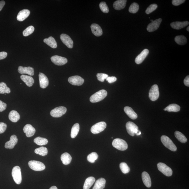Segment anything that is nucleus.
<instances>
[{
	"label": "nucleus",
	"mask_w": 189,
	"mask_h": 189,
	"mask_svg": "<svg viewBox=\"0 0 189 189\" xmlns=\"http://www.w3.org/2000/svg\"><path fill=\"white\" fill-rule=\"evenodd\" d=\"M158 169L166 176L170 177L172 175L173 171L171 168L165 164L159 163L157 164Z\"/></svg>",
	"instance_id": "6e6552de"
},
{
	"label": "nucleus",
	"mask_w": 189,
	"mask_h": 189,
	"mask_svg": "<svg viewBox=\"0 0 189 189\" xmlns=\"http://www.w3.org/2000/svg\"><path fill=\"white\" fill-rule=\"evenodd\" d=\"M99 8L102 12L104 13H108L109 12L108 7L105 2H101L99 4Z\"/></svg>",
	"instance_id": "37998d69"
},
{
	"label": "nucleus",
	"mask_w": 189,
	"mask_h": 189,
	"mask_svg": "<svg viewBox=\"0 0 189 189\" xmlns=\"http://www.w3.org/2000/svg\"><path fill=\"white\" fill-rule=\"evenodd\" d=\"M7 127V125L6 124L3 122H0V134L5 132Z\"/></svg>",
	"instance_id": "49530a36"
},
{
	"label": "nucleus",
	"mask_w": 189,
	"mask_h": 189,
	"mask_svg": "<svg viewBox=\"0 0 189 189\" xmlns=\"http://www.w3.org/2000/svg\"><path fill=\"white\" fill-rule=\"evenodd\" d=\"M126 0H118L113 4V7L116 10H119L125 8L126 3Z\"/></svg>",
	"instance_id": "393cba45"
},
{
	"label": "nucleus",
	"mask_w": 189,
	"mask_h": 189,
	"mask_svg": "<svg viewBox=\"0 0 189 189\" xmlns=\"http://www.w3.org/2000/svg\"><path fill=\"white\" fill-rule=\"evenodd\" d=\"M67 110V108L64 106H59L51 110L50 114L51 116L53 117H60L65 114Z\"/></svg>",
	"instance_id": "0eeeda50"
},
{
	"label": "nucleus",
	"mask_w": 189,
	"mask_h": 189,
	"mask_svg": "<svg viewBox=\"0 0 189 189\" xmlns=\"http://www.w3.org/2000/svg\"><path fill=\"white\" fill-rule=\"evenodd\" d=\"M97 77L98 80L101 82H103L104 80L106 79L108 77V75L104 73H98L97 74Z\"/></svg>",
	"instance_id": "a18cd8bd"
},
{
	"label": "nucleus",
	"mask_w": 189,
	"mask_h": 189,
	"mask_svg": "<svg viewBox=\"0 0 189 189\" xmlns=\"http://www.w3.org/2000/svg\"><path fill=\"white\" fill-rule=\"evenodd\" d=\"M5 2L4 1H0V11L2 10V8H3L4 6L5 5Z\"/></svg>",
	"instance_id": "864d4df0"
},
{
	"label": "nucleus",
	"mask_w": 189,
	"mask_h": 189,
	"mask_svg": "<svg viewBox=\"0 0 189 189\" xmlns=\"http://www.w3.org/2000/svg\"><path fill=\"white\" fill-rule=\"evenodd\" d=\"M34 142L37 145L42 146L46 145L48 143V140L41 137H37L34 140Z\"/></svg>",
	"instance_id": "c9c22d12"
},
{
	"label": "nucleus",
	"mask_w": 189,
	"mask_h": 189,
	"mask_svg": "<svg viewBox=\"0 0 189 189\" xmlns=\"http://www.w3.org/2000/svg\"><path fill=\"white\" fill-rule=\"evenodd\" d=\"M139 9L138 4L135 3H133L131 4L129 8V11L131 13H137Z\"/></svg>",
	"instance_id": "a19ab883"
},
{
	"label": "nucleus",
	"mask_w": 189,
	"mask_h": 189,
	"mask_svg": "<svg viewBox=\"0 0 189 189\" xmlns=\"http://www.w3.org/2000/svg\"><path fill=\"white\" fill-rule=\"evenodd\" d=\"M159 92L158 86L157 84H155L151 87L149 93V97L151 101H154L158 99Z\"/></svg>",
	"instance_id": "1a4fd4ad"
},
{
	"label": "nucleus",
	"mask_w": 189,
	"mask_h": 189,
	"mask_svg": "<svg viewBox=\"0 0 189 189\" xmlns=\"http://www.w3.org/2000/svg\"><path fill=\"white\" fill-rule=\"evenodd\" d=\"M80 130V125L78 123L74 124L72 128L71 132V137L72 138H74L77 136Z\"/></svg>",
	"instance_id": "473e14b6"
},
{
	"label": "nucleus",
	"mask_w": 189,
	"mask_h": 189,
	"mask_svg": "<svg viewBox=\"0 0 189 189\" xmlns=\"http://www.w3.org/2000/svg\"><path fill=\"white\" fill-rule=\"evenodd\" d=\"M126 128L128 134L132 136H134L138 130V126L132 122H128L126 123Z\"/></svg>",
	"instance_id": "9d476101"
},
{
	"label": "nucleus",
	"mask_w": 189,
	"mask_h": 189,
	"mask_svg": "<svg viewBox=\"0 0 189 189\" xmlns=\"http://www.w3.org/2000/svg\"><path fill=\"white\" fill-rule=\"evenodd\" d=\"M189 23V22L188 21H176L171 23L170 25L171 27L174 29L180 30L188 25Z\"/></svg>",
	"instance_id": "4be33fe9"
},
{
	"label": "nucleus",
	"mask_w": 189,
	"mask_h": 189,
	"mask_svg": "<svg viewBox=\"0 0 189 189\" xmlns=\"http://www.w3.org/2000/svg\"><path fill=\"white\" fill-rule=\"evenodd\" d=\"M34 31V27L32 26H28L25 30L24 31L23 35L25 37L28 36V35L32 34Z\"/></svg>",
	"instance_id": "79ce46f5"
},
{
	"label": "nucleus",
	"mask_w": 189,
	"mask_h": 189,
	"mask_svg": "<svg viewBox=\"0 0 189 189\" xmlns=\"http://www.w3.org/2000/svg\"><path fill=\"white\" fill-rule=\"evenodd\" d=\"M44 42L48 45L53 48H56L57 47V42L54 38L52 37H50L44 40Z\"/></svg>",
	"instance_id": "c756f323"
},
{
	"label": "nucleus",
	"mask_w": 189,
	"mask_h": 189,
	"mask_svg": "<svg viewBox=\"0 0 189 189\" xmlns=\"http://www.w3.org/2000/svg\"><path fill=\"white\" fill-rule=\"evenodd\" d=\"M137 135H141V132L139 130H138L137 131V132L135 134Z\"/></svg>",
	"instance_id": "5fc2aeb1"
},
{
	"label": "nucleus",
	"mask_w": 189,
	"mask_h": 189,
	"mask_svg": "<svg viewBox=\"0 0 189 189\" xmlns=\"http://www.w3.org/2000/svg\"><path fill=\"white\" fill-rule=\"evenodd\" d=\"M187 30L188 32L189 31V26H188L187 28Z\"/></svg>",
	"instance_id": "4d7b16f0"
},
{
	"label": "nucleus",
	"mask_w": 189,
	"mask_h": 189,
	"mask_svg": "<svg viewBox=\"0 0 189 189\" xmlns=\"http://www.w3.org/2000/svg\"><path fill=\"white\" fill-rule=\"evenodd\" d=\"M18 141L16 135H13L11 136L9 141L6 142L5 144V147L6 148L11 149L14 148Z\"/></svg>",
	"instance_id": "dca6fc26"
},
{
	"label": "nucleus",
	"mask_w": 189,
	"mask_h": 189,
	"mask_svg": "<svg viewBox=\"0 0 189 189\" xmlns=\"http://www.w3.org/2000/svg\"><path fill=\"white\" fill-rule=\"evenodd\" d=\"M61 41L68 48H72L73 46V41L70 37L67 34H62L60 36Z\"/></svg>",
	"instance_id": "4468645a"
},
{
	"label": "nucleus",
	"mask_w": 189,
	"mask_h": 189,
	"mask_svg": "<svg viewBox=\"0 0 189 189\" xmlns=\"http://www.w3.org/2000/svg\"><path fill=\"white\" fill-rule=\"evenodd\" d=\"M91 30L96 36L99 37L103 34V31L100 26L96 24H93L91 26Z\"/></svg>",
	"instance_id": "aec40b11"
},
{
	"label": "nucleus",
	"mask_w": 189,
	"mask_h": 189,
	"mask_svg": "<svg viewBox=\"0 0 189 189\" xmlns=\"http://www.w3.org/2000/svg\"><path fill=\"white\" fill-rule=\"evenodd\" d=\"M142 179L145 185L148 188H150L151 186V181L149 174L146 172L142 173Z\"/></svg>",
	"instance_id": "5701e85b"
},
{
	"label": "nucleus",
	"mask_w": 189,
	"mask_h": 189,
	"mask_svg": "<svg viewBox=\"0 0 189 189\" xmlns=\"http://www.w3.org/2000/svg\"><path fill=\"white\" fill-rule=\"evenodd\" d=\"M161 140L162 143L166 147L172 151H176L177 148L172 140L169 138L165 135H162L161 137Z\"/></svg>",
	"instance_id": "7ed1b4c3"
},
{
	"label": "nucleus",
	"mask_w": 189,
	"mask_h": 189,
	"mask_svg": "<svg viewBox=\"0 0 189 189\" xmlns=\"http://www.w3.org/2000/svg\"><path fill=\"white\" fill-rule=\"evenodd\" d=\"M18 72L20 74H27L30 76H33L34 75V70L33 68L30 67H23L21 66L19 67Z\"/></svg>",
	"instance_id": "f3484780"
},
{
	"label": "nucleus",
	"mask_w": 189,
	"mask_h": 189,
	"mask_svg": "<svg viewBox=\"0 0 189 189\" xmlns=\"http://www.w3.org/2000/svg\"><path fill=\"white\" fill-rule=\"evenodd\" d=\"M119 167L122 172L124 174H127V173L129 172L130 168L126 163H121L120 164Z\"/></svg>",
	"instance_id": "ea45409f"
},
{
	"label": "nucleus",
	"mask_w": 189,
	"mask_h": 189,
	"mask_svg": "<svg viewBox=\"0 0 189 189\" xmlns=\"http://www.w3.org/2000/svg\"><path fill=\"white\" fill-rule=\"evenodd\" d=\"M30 12V10L27 9L22 10L18 14L17 19L19 21H23L29 16Z\"/></svg>",
	"instance_id": "412c9836"
},
{
	"label": "nucleus",
	"mask_w": 189,
	"mask_h": 189,
	"mask_svg": "<svg viewBox=\"0 0 189 189\" xmlns=\"http://www.w3.org/2000/svg\"><path fill=\"white\" fill-rule=\"evenodd\" d=\"M184 84L186 86H189V75L187 76L184 80Z\"/></svg>",
	"instance_id": "603ef678"
},
{
	"label": "nucleus",
	"mask_w": 189,
	"mask_h": 189,
	"mask_svg": "<svg viewBox=\"0 0 189 189\" xmlns=\"http://www.w3.org/2000/svg\"><path fill=\"white\" fill-rule=\"evenodd\" d=\"M61 159L64 165H68L72 161V157L68 153L65 152L61 155Z\"/></svg>",
	"instance_id": "c85d7f7f"
},
{
	"label": "nucleus",
	"mask_w": 189,
	"mask_h": 189,
	"mask_svg": "<svg viewBox=\"0 0 189 189\" xmlns=\"http://www.w3.org/2000/svg\"><path fill=\"white\" fill-rule=\"evenodd\" d=\"M39 77L40 87L43 89L47 87L49 84V80L47 77L41 73H40Z\"/></svg>",
	"instance_id": "2eb2a0df"
},
{
	"label": "nucleus",
	"mask_w": 189,
	"mask_h": 189,
	"mask_svg": "<svg viewBox=\"0 0 189 189\" xmlns=\"http://www.w3.org/2000/svg\"><path fill=\"white\" fill-rule=\"evenodd\" d=\"M106 124L104 122H99L93 125L91 129V132L93 134H96L103 132L105 129Z\"/></svg>",
	"instance_id": "39448f33"
},
{
	"label": "nucleus",
	"mask_w": 189,
	"mask_h": 189,
	"mask_svg": "<svg viewBox=\"0 0 189 189\" xmlns=\"http://www.w3.org/2000/svg\"><path fill=\"white\" fill-rule=\"evenodd\" d=\"M106 180L103 178H100L96 181L93 189H103L105 187Z\"/></svg>",
	"instance_id": "bb28decb"
},
{
	"label": "nucleus",
	"mask_w": 189,
	"mask_h": 189,
	"mask_svg": "<svg viewBox=\"0 0 189 189\" xmlns=\"http://www.w3.org/2000/svg\"><path fill=\"white\" fill-rule=\"evenodd\" d=\"M117 80V78L115 77H108L106 79V80L108 81L109 83H112L116 81Z\"/></svg>",
	"instance_id": "8fccbe9b"
},
{
	"label": "nucleus",
	"mask_w": 189,
	"mask_h": 189,
	"mask_svg": "<svg viewBox=\"0 0 189 189\" xmlns=\"http://www.w3.org/2000/svg\"><path fill=\"white\" fill-rule=\"evenodd\" d=\"M68 81L73 85L80 86L83 84L84 80L79 76L76 75L69 78Z\"/></svg>",
	"instance_id": "f8f14e48"
},
{
	"label": "nucleus",
	"mask_w": 189,
	"mask_h": 189,
	"mask_svg": "<svg viewBox=\"0 0 189 189\" xmlns=\"http://www.w3.org/2000/svg\"><path fill=\"white\" fill-rule=\"evenodd\" d=\"M12 175L15 183L18 184H21L22 181V176L21 169L19 166H17L13 168Z\"/></svg>",
	"instance_id": "20e7f679"
},
{
	"label": "nucleus",
	"mask_w": 189,
	"mask_h": 189,
	"mask_svg": "<svg viewBox=\"0 0 189 189\" xmlns=\"http://www.w3.org/2000/svg\"><path fill=\"white\" fill-rule=\"evenodd\" d=\"M10 93V88L8 87L5 83L3 82L0 83V94H9Z\"/></svg>",
	"instance_id": "72a5a7b5"
},
{
	"label": "nucleus",
	"mask_w": 189,
	"mask_h": 189,
	"mask_svg": "<svg viewBox=\"0 0 189 189\" xmlns=\"http://www.w3.org/2000/svg\"><path fill=\"white\" fill-rule=\"evenodd\" d=\"M162 21L161 18L155 20L152 23L148 24L147 28V30L148 32H152L157 30L159 28Z\"/></svg>",
	"instance_id": "ddd939ff"
},
{
	"label": "nucleus",
	"mask_w": 189,
	"mask_h": 189,
	"mask_svg": "<svg viewBox=\"0 0 189 189\" xmlns=\"http://www.w3.org/2000/svg\"><path fill=\"white\" fill-rule=\"evenodd\" d=\"M95 181V178L90 177L86 179L84 184L83 189H89L92 187Z\"/></svg>",
	"instance_id": "7c9ffc66"
},
{
	"label": "nucleus",
	"mask_w": 189,
	"mask_h": 189,
	"mask_svg": "<svg viewBox=\"0 0 189 189\" xmlns=\"http://www.w3.org/2000/svg\"><path fill=\"white\" fill-rule=\"evenodd\" d=\"M50 189H57V188L56 186H53L51 187Z\"/></svg>",
	"instance_id": "6e6d98bb"
},
{
	"label": "nucleus",
	"mask_w": 189,
	"mask_h": 189,
	"mask_svg": "<svg viewBox=\"0 0 189 189\" xmlns=\"http://www.w3.org/2000/svg\"><path fill=\"white\" fill-rule=\"evenodd\" d=\"M175 137L182 143H185L187 141V139L186 137L181 132L178 131H176L174 133Z\"/></svg>",
	"instance_id": "f704fd0d"
},
{
	"label": "nucleus",
	"mask_w": 189,
	"mask_h": 189,
	"mask_svg": "<svg viewBox=\"0 0 189 189\" xmlns=\"http://www.w3.org/2000/svg\"><path fill=\"white\" fill-rule=\"evenodd\" d=\"M21 78L24 82H25L26 85L29 87L32 86L34 83V79L31 77L30 76L22 75L21 77Z\"/></svg>",
	"instance_id": "b1692460"
},
{
	"label": "nucleus",
	"mask_w": 189,
	"mask_h": 189,
	"mask_svg": "<svg viewBox=\"0 0 189 189\" xmlns=\"http://www.w3.org/2000/svg\"><path fill=\"white\" fill-rule=\"evenodd\" d=\"M175 41L176 43L179 45H183L186 44L187 42L186 37L184 35H179L177 36L175 38Z\"/></svg>",
	"instance_id": "e433bc0d"
},
{
	"label": "nucleus",
	"mask_w": 189,
	"mask_h": 189,
	"mask_svg": "<svg viewBox=\"0 0 189 189\" xmlns=\"http://www.w3.org/2000/svg\"><path fill=\"white\" fill-rule=\"evenodd\" d=\"M5 94V95H6V93H5V94Z\"/></svg>",
	"instance_id": "bf43d9fd"
},
{
	"label": "nucleus",
	"mask_w": 189,
	"mask_h": 189,
	"mask_svg": "<svg viewBox=\"0 0 189 189\" xmlns=\"http://www.w3.org/2000/svg\"><path fill=\"white\" fill-rule=\"evenodd\" d=\"M34 152L36 154L44 156L47 155L48 153L47 149L44 147L42 146L35 149Z\"/></svg>",
	"instance_id": "4c0bfd02"
},
{
	"label": "nucleus",
	"mask_w": 189,
	"mask_h": 189,
	"mask_svg": "<svg viewBox=\"0 0 189 189\" xmlns=\"http://www.w3.org/2000/svg\"><path fill=\"white\" fill-rule=\"evenodd\" d=\"M7 107V104L3 102L0 100V112L5 110Z\"/></svg>",
	"instance_id": "09e8293b"
},
{
	"label": "nucleus",
	"mask_w": 189,
	"mask_h": 189,
	"mask_svg": "<svg viewBox=\"0 0 189 189\" xmlns=\"http://www.w3.org/2000/svg\"><path fill=\"white\" fill-rule=\"evenodd\" d=\"M8 53L6 52H0V60L5 59Z\"/></svg>",
	"instance_id": "3c124183"
},
{
	"label": "nucleus",
	"mask_w": 189,
	"mask_h": 189,
	"mask_svg": "<svg viewBox=\"0 0 189 189\" xmlns=\"http://www.w3.org/2000/svg\"><path fill=\"white\" fill-rule=\"evenodd\" d=\"M180 109L181 107L178 105L175 104H172L168 106L164 110L168 112H179Z\"/></svg>",
	"instance_id": "2f4dec72"
},
{
	"label": "nucleus",
	"mask_w": 189,
	"mask_h": 189,
	"mask_svg": "<svg viewBox=\"0 0 189 189\" xmlns=\"http://www.w3.org/2000/svg\"><path fill=\"white\" fill-rule=\"evenodd\" d=\"M8 118L11 121L15 123L19 120L20 116L19 113L17 111L12 110L9 114Z\"/></svg>",
	"instance_id": "cd10ccee"
},
{
	"label": "nucleus",
	"mask_w": 189,
	"mask_h": 189,
	"mask_svg": "<svg viewBox=\"0 0 189 189\" xmlns=\"http://www.w3.org/2000/svg\"><path fill=\"white\" fill-rule=\"evenodd\" d=\"M148 50L147 49H144L137 57L135 60V63L137 64H141L148 56Z\"/></svg>",
	"instance_id": "6ab92c4d"
},
{
	"label": "nucleus",
	"mask_w": 189,
	"mask_h": 189,
	"mask_svg": "<svg viewBox=\"0 0 189 189\" xmlns=\"http://www.w3.org/2000/svg\"><path fill=\"white\" fill-rule=\"evenodd\" d=\"M124 111L126 114L132 119H137L138 115L133 109L129 106H125L124 108Z\"/></svg>",
	"instance_id": "a878e982"
},
{
	"label": "nucleus",
	"mask_w": 189,
	"mask_h": 189,
	"mask_svg": "<svg viewBox=\"0 0 189 189\" xmlns=\"http://www.w3.org/2000/svg\"><path fill=\"white\" fill-rule=\"evenodd\" d=\"M51 61L55 65L62 66L67 63L68 60L65 57L54 55L51 57Z\"/></svg>",
	"instance_id": "9b49d317"
},
{
	"label": "nucleus",
	"mask_w": 189,
	"mask_h": 189,
	"mask_svg": "<svg viewBox=\"0 0 189 189\" xmlns=\"http://www.w3.org/2000/svg\"><path fill=\"white\" fill-rule=\"evenodd\" d=\"M158 8V5L156 4H151L146 9L145 11L146 13L147 14H149L150 13L154 11Z\"/></svg>",
	"instance_id": "c03bdc74"
},
{
	"label": "nucleus",
	"mask_w": 189,
	"mask_h": 189,
	"mask_svg": "<svg viewBox=\"0 0 189 189\" xmlns=\"http://www.w3.org/2000/svg\"><path fill=\"white\" fill-rule=\"evenodd\" d=\"M113 147L120 151H125L128 148L126 142L123 139L116 138L113 140L112 142Z\"/></svg>",
	"instance_id": "f03ea898"
},
{
	"label": "nucleus",
	"mask_w": 189,
	"mask_h": 189,
	"mask_svg": "<svg viewBox=\"0 0 189 189\" xmlns=\"http://www.w3.org/2000/svg\"><path fill=\"white\" fill-rule=\"evenodd\" d=\"M24 132L26 133L27 137H30L33 136L35 132V129L31 124H26L23 128Z\"/></svg>",
	"instance_id": "a211bd4d"
},
{
	"label": "nucleus",
	"mask_w": 189,
	"mask_h": 189,
	"mask_svg": "<svg viewBox=\"0 0 189 189\" xmlns=\"http://www.w3.org/2000/svg\"><path fill=\"white\" fill-rule=\"evenodd\" d=\"M29 166L33 170L42 171L45 169L46 166L42 162L36 161H31L28 163Z\"/></svg>",
	"instance_id": "423d86ee"
},
{
	"label": "nucleus",
	"mask_w": 189,
	"mask_h": 189,
	"mask_svg": "<svg viewBox=\"0 0 189 189\" xmlns=\"http://www.w3.org/2000/svg\"><path fill=\"white\" fill-rule=\"evenodd\" d=\"M107 95V92L106 90H101L93 95L90 97V101L92 103H96L105 99Z\"/></svg>",
	"instance_id": "f257e3e1"
},
{
	"label": "nucleus",
	"mask_w": 189,
	"mask_h": 189,
	"mask_svg": "<svg viewBox=\"0 0 189 189\" xmlns=\"http://www.w3.org/2000/svg\"><path fill=\"white\" fill-rule=\"evenodd\" d=\"M151 23H152V22H153V21H153V20H151Z\"/></svg>",
	"instance_id": "13d9d810"
},
{
	"label": "nucleus",
	"mask_w": 189,
	"mask_h": 189,
	"mask_svg": "<svg viewBox=\"0 0 189 189\" xmlns=\"http://www.w3.org/2000/svg\"><path fill=\"white\" fill-rule=\"evenodd\" d=\"M184 0H173L172 4L174 6H178L185 2Z\"/></svg>",
	"instance_id": "de8ad7c7"
},
{
	"label": "nucleus",
	"mask_w": 189,
	"mask_h": 189,
	"mask_svg": "<svg viewBox=\"0 0 189 189\" xmlns=\"http://www.w3.org/2000/svg\"><path fill=\"white\" fill-rule=\"evenodd\" d=\"M98 158V155L96 152H93L88 155L87 160L91 163H94Z\"/></svg>",
	"instance_id": "58836bf2"
}]
</instances>
